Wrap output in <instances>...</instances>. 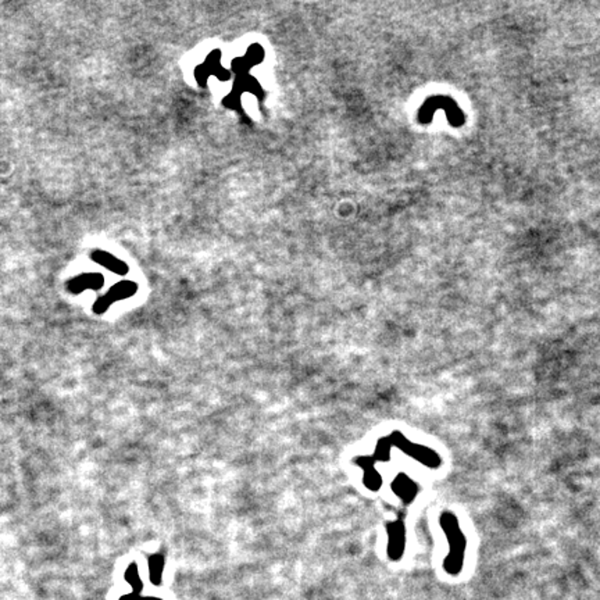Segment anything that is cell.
Masks as SVG:
<instances>
[{
    "label": "cell",
    "mask_w": 600,
    "mask_h": 600,
    "mask_svg": "<svg viewBox=\"0 0 600 600\" xmlns=\"http://www.w3.org/2000/svg\"><path fill=\"white\" fill-rule=\"evenodd\" d=\"M441 527L446 534L449 542V555L444 562V569L450 574L456 575L463 569L464 563V553H466V538L460 530L459 521L454 514L450 511H445L441 515Z\"/></svg>",
    "instance_id": "1"
},
{
    "label": "cell",
    "mask_w": 600,
    "mask_h": 600,
    "mask_svg": "<svg viewBox=\"0 0 600 600\" xmlns=\"http://www.w3.org/2000/svg\"><path fill=\"white\" fill-rule=\"evenodd\" d=\"M138 291V284L134 281H121L119 284H116L114 286L110 288V291L100 296L99 299L96 300V303L93 304V311L96 314H103L105 311H107V309L119 301V300L127 299L132 295H135Z\"/></svg>",
    "instance_id": "2"
},
{
    "label": "cell",
    "mask_w": 600,
    "mask_h": 600,
    "mask_svg": "<svg viewBox=\"0 0 600 600\" xmlns=\"http://www.w3.org/2000/svg\"><path fill=\"white\" fill-rule=\"evenodd\" d=\"M395 439V445L402 448L403 451H406L407 454H410V457H414L416 460H419L421 463L427 464L431 468H438V466L441 464V459L438 457L436 453L431 451L427 448H421L416 444H410L403 435H400L399 432H396V435L393 436Z\"/></svg>",
    "instance_id": "3"
},
{
    "label": "cell",
    "mask_w": 600,
    "mask_h": 600,
    "mask_svg": "<svg viewBox=\"0 0 600 600\" xmlns=\"http://www.w3.org/2000/svg\"><path fill=\"white\" fill-rule=\"evenodd\" d=\"M388 535H390V546L388 553L390 559L397 560L402 557L405 550V527L402 523L396 521L388 525Z\"/></svg>",
    "instance_id": "4"
},
{
    "label": "cell",
    "mask_w": 600,
    "mask_h": 600,
    "mask_svg": "<svg viewBox=\"0 0 600 600\" xmlns=\"http://www.w3.org/2000/svg\"><path fill=\"white\" fill-rule=\"evenodd\" d=\"M103 285V277L100 274H82L68 281L67 288L73 294L82 292L85 289H99Z\"/></svg>",
    "instance_id": "5"
},
{
    "label": "cell",
    "mask_w": 600,
    "mask_h": 600,
    "mask_svg": "<svg viewBox=\"0 0 600 600\" xmlns=\"http://www.w3.org/2000/svg\"><path fill=\"white\" fill-rule=\"evenodd\" d=\"M90 259L93 260V262H96L97 264H102L103 267H106L107 270L113 271V272H116V274H119V275H125L127 272H128V266L120 260V259H117L116 256H113V255H110V253H107V252H103V250H95L92 255H90Z\"/></svg>",
    "instance_id": "6"
},
{
    "label": "cell",
    "mask_w": 600,
    "mask_h": 600,
    "mask_svg": "<svg viewBox=\"0 0 600 600\" xmlns=\"http://www.w3.org/2000/svg\"><path fill=\"white\" fill-rule=\"evenodd\" d=\"M393 489L399 496H402L407 502H410V499H413V496L417 492L416 485L412 481L407 480V477H405V476L397 477V480L395 481V483H393Z\"/></svg>",
    "instance_id": "7"
},
{
    "label": "cell",
    "mask_w": 600,
    "mask_h": 600,
    "mask_svg": "<svg viewBox=\"0 0 600 600\" xmlns=\"http://www.w3.org/2000/svg\"><path fill=\"white\" fill-rule=\"evenodd\" d=\"M164 570V556L161 553L151 555L149 557V577L150 581L154 585H159L161 582Z\"/></svg>",
    "instance_id": "8"
},
{
    "label": "cell",
    "mask_w": 600,
    "mask_h": 600,
    "mask_svg": "<svg viewBox=\"0 0 600 600\" xmlns=\"http://www.w3.org/2000/svg\"><path fill=\"white\" fill-rule=\"evenodd\" d=\"M125 579H127V582L132 586L134 594L139 595V594L142 592V589H144V582H142V579L139 578V571H138V566H136L135 563L129 564V567H128L127 571H125Z\"/></svg>",
    "instance_id": "9"
},
{
    "label": "cell",
    "mask_w": 600,
    "mask_h": 600,
    "mask_svg": "<svg viewBox=\"0 0 600 600\" xmlns=\"http://www.w3.org/2000/svg\"><path fill=\"white\" fill-rule=\"evenodd\" d=\"M142 598L139 596V595H136V594H129V595H125V596H122L120 600H141Z\"/></svg>",
    "instance_id": "10"
},
{
    "label": "cell",
    "mask_w": 600,
    "mask_h": 600,
    "mask_svg": "<svg viewBox=\"0 0 600 600\" xmlns=\"http://www.w3.org/2000/svg\"><path fill=\"white\" fill-rule=\"evenodd\" d=\"M141 600H161V599H157V598H142V599H141Z\"/></svg>",
    "instance_id": "11"
}]
</instances>
